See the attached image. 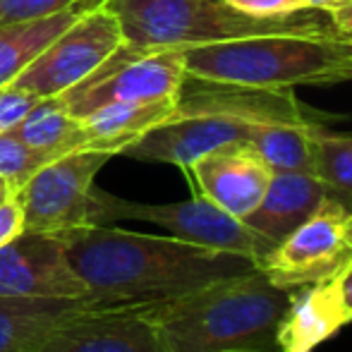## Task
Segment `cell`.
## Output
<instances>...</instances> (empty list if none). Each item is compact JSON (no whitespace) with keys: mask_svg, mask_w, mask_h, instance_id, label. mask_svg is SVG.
I'll list each match as a JSON object with an SVG mask.
<instances>
[{"mask_svg":"<svg viewBox=\"0 0 352 352\" xmlns=\"http://www.w3.org/2000/svg\"><path fill=\"white\" fill-rule=\"evenodd\" d=\"M96 307L153 305L259 269L252 256L106 226L56 232Z\"/></svg>","mask_w":352,"mask_h":352,"instance_id":"1","label":"cell"},{"mask_svg":"<svg viewBox=\"0 0 352 352\" xmlns=\"http://www.w3.org/2000/svg\"><path fill=\"white\" fill-rule=\"evenodd\" d=\"M287 305L290 290L254 269L153 302L151 314L166 352H278L276 333Z\"/></svg>","mask_w":352,"mask_h":352,"instance_id":"2","label":"cell"},{"mask_svg":"<svg viewBox=\"0 0 352 352\" xmlns=\"http://www.w3.org/2000/svg\"><path fill=\"white\" fill-rule=\"evenodd\" d=\"M187 77L235 87L292 89L352 82V36L321 32L271 34L182 48Z\"/></svg>","mask_w":352,"mask_h":352,"instance_id":"3","label":"cell"},{"mask_svg":"<svg viewBox=\"0 0 352 352\" xmlns=\"http://www.w3.org/2000/svg\"><path fill=\"white\" fill-rule=\"evenodd\" d=\"M120 24L122 46L135 53L182 51L206 43L235 41L271 34L321 32L319 10L285 17H254L228 0H106Z\"/></svg>","mask_w":352,"mask_h":352,"instance_id":"4","label":"cell"},{"mask_svg":"<svg viewBox=\"0 0 352 352\" xmlns=\"http://www.w3.org/2000/svg\"><path fill=\"white\" fill-rule=\"evenodd\" d=\"M113 221L153 223L168 230L173 237H180L192 245L211 247V250L247 254L256 264H261L276 247V242L252 230L242 218L223 211L201 195H195L187 201H173V204H140V201H127L96 190L94 226Z\"/></svg>","mask_w":352,"mask_h":352,"instance_id":"5","label":"cell"},{"mask_svg":"<svg viewBox=\"0 0 352 352\" xmlns=\"http://www.w3.org/2000/svg\"><path fill=\"white\" fill-rule=\"evenodd\" d=\"M113 158V153L98 148H77L65 156L53 158L38 168L19 192L24 230L60 232L70 228L94 226L98 170Z\"/></svg>","mask_w":352,"mask_h":352,"instance_id":"6","label":"cell"},{"mask_svg":"<svg viewBox=\"0 0 352 352\" xmlns=\"http://www.w3.org/2000/svg\"><path fill=\"white\" fill-rule=\"evenodd\" d=\"M185 82L182 51L135 53L120 46L91 77L60 98L72 116L84 118L106 103L177 101Z\"/></svg>","mask_w":352,"mask_h":352,"instance_id":"7","label":"cell"},{"mask_svg":"<svg viewBox=\"0 0 352 352\" xmlns=\"http://www.w3.org/2000/svg\"><path fill=\"white\" fill-rule=\"evenodd\" d=\"M120 46V24L103 3L70 24L12 84L29 89L38 98L63 96L91 77Z\"/></svg>","mask_w":352,"mask_h":352,"instance_id":"8","label":"cell"},{"mask_svg":"<svg viewBox=\"0 0 352 352\" xmlns=\"http://www.w3.org/2000/svg\"><path fill=\"white\" fill-rule=\"evenodd\" d=\"M348 213L350 206L331 195L300 228L274 247L259 269L283 290L331 278L352 256L343 237Z\"/></svg>","mask_w":352,"mask_h":352,"instance_id":"9","label":"cell"},{"mask_svg":"<svg viewBox=\"0 0 352 352\" xmlns=\"http://www.w3.org/2000/svg\"><path fill=\"white\" fill-rule=\"evenodd\" d=\"M84 280L56 232H19L0 247V300H82Z\"/></svg>","mask_w":352,"mask_h":352,"instance_id":"10","label":"cell"},{"mask_svg":"<svg viewBox=\"0 0 352 352\" xmlns=\"http://www.w3.org/2000/svg\"><path fill=\"white\" fill-rule=\"evenodd\" d=\"M41 352H166L151 305L87 307L65 319Z\"/></svg>","mask_w":352,"mask_h":352,"instance_id":"11","label":"cell"},{"mask_svg":"<svg viewBox=\"0 0 352 352\" xmlns=\"http://www.w3.org/2000/svg\"><path fill=\"white\" fill-rule=\"evenodd\" d=\"M240 118L226 116L216 111L201 113H173L166 122L151 127L146 135L122 151V156L148 163H168L182 170H190L201 156L211 153L232 142H247L250 127Z\"/></svg>","mask_w":352,"mask_h":352,"instance_id":"12","label":"cell"},{"mask_svg":"<svg viewBox=\"0 0 352 352\" xmlns=\"http://www.w3.org/2000/svg\"><path fill=\"white\" fill-rule=\"evenodd\" d=\"M187 175L195 182L197 195L245 218L259 206L274 168L250 142H232L201 156Z\"/></svg>","mask_w":352,"mask_h":352,"instance_id":"13","label":"cell"},{"mask_svg":"<svg viewBox=\"0 0 352 352\" xmlns=\"http://www.w3.org/2000/svg\"><path fill=\"white\" fill-rule=\"evenodd\" d=\"M329 197V187L311 173L274 170L259 206L242 221L252 230L261 232L278 245L295 228H300Z\"/></svg>","mask_w":352,"mask_h":352,"instance_id":"14","label":"cell"},{"mask_svg":"<svg viewBox=\"0 0 352 352\" xmlns=\"http://www.w3.org/2000/svg\"><path fill=\"white\" fill-rule=\"evenodd\" d=\"M345 324L329 278L295 287L276 333L278 352H314Z\"/></svg>","mask_w":352,"mask_h":352,"instance_id":"15","label":"cell"},{"mask_svg":"<svg viewBox=\"0 0 352 352\" xmlns=\"http://www.w3.org/2000/svg\"><path fill=\"white\" fill-rule=\"evenodd\" d=\"M103 3L106 0H77L56 14L0 24V87L10 84L24 67L32 65L70 24Z\"/></svg>","mask_w":352,"mask_h":352,"instance_id":"16","label":"cell"},{"mask_svg":"<svg viewBox=\"0 0 352 352\" xmlns=\"http://www.w3.org/2000/svg\"><path fill=\"white\" fill-rule=\"evenodd\" d=\"M96 307L82 300H0V352H41L48 336L72 314Z\"/></svg>","mask_w":352,"mask_h":352,"instance_id":"17","label":"cell"},{"mask_svg":"<svg viewBox=\"0 0 352 352\" xmlns=\"http://www.w3.org/2000/svg\"><path fill=\"white\" fill-rule=\"evenodd\" d=\"M177 101H120L106 103L89 116L79 118L87 132V148L108 151L113 156L122 153L132 142L146 135L151 127L173 118Z\"/></svg>","mask_w":352,"mask_h":352,"instance_id":"18","label":"cell"},{"mask_svg":"<svg viewBox=\"0 0 352 352\" xmlns=\"http://www.w3.org/2000/svg\"><path fill=\"white\" fill-rule=\"evenodd\" d=\"M14 137L29 144L36 151L46 153L48 158L65 156L77 148H87V132L77 116L63 103L60 96L41 98L24 120L12 127Z\"/></svg>","mask_w":352,"mask_h":352,"instance_id":"19","label":"cell"},{"mask_svg":"<svg viewBox=\"0 0 352 352\" xmlns=\"http://www.w3.org/2000/svg\"><path fill=\"white\" fill-rule=\"evenodd\" d=\"M305 122H254L247 142L266 158L274 170H295L314 175L311 130Z\"/></svg>","mask_w":352,"mask_h":352,"instance_id":"20","label":"cell"},{"mask_svg":"<svg viewBox=\"0 0 352 352\" xmlns=\"http://www.w3.org/2000/svg\"><path fill=\"white\" fill-rule=\"evenodd\" d=\"M314 175L343 204H352V132H329L324 125L311 130Z\"/></svg>","mask_w":352,"mask_h":352,"instance_id":"21","label":"cell"},{"mask_svg":"<svg viewBox=\"0 0 352 352\" xmlns=\"http://www.w3.org/2000/svg\"><path fill=\"white\" fill-rule=\"evenodd\" d=\"M51 161L53 158L24 144L12 132H0V177L12 187V192L22 190L24 182Z\"/></svg>","mask_w":352,"mask_h":352,"instance_id":"22","label":"cell"},{"mask_svg":"<svg viewBox=\"0 0 352 352\" xmlns=\"http://www.w3.org/2000/svg\"><path fill=\"white\" fill-rule=\"evenodd\" d=\"M41 98L36 94H32L29 89L17 87V84H3L0 87V132H8L17 125L19 120L27 118V113L32 111Z\"/></svg>","mask_w":352,"mask_h":352,"instance_id":"23","label":"cell"},{"mask_svg":"<svg viewBox=\"0 0 352 352\" xmlns=\"http://www.w3.org/2000/svg\"><path fill=\"white\" fill-rule=\"evenodd\" d=\"M74 3L77 0H0V24L56 14Z\"/></svg>","mask_w":352,"mask_h":352,"instance_id":"24","label":"cell"},{"mask_svg":"<svg viewBox=\"0 0 352 352\" xmlns=\"http://www.w3.org/2000/svg\"><path fill=\"white\" fill-rule=\"evenodd\" d=\"M228 3L254 17H285L302 10H311L307 0H228Z\"/></svg>","mask_w":352,"mask_h":352,"instance_id":"25","label":"cell"},{"mask_svg":"<svg viewBox=\"0 0 352 352\" xmlns=\"http://www.w3.org/2000/svg\"><path fill=\"white\" fill-rule=\"evenodd\" d=\"M24 232V213L17 197H10L0 204V247H5L10 240Z\"/></svg>","mask_w":352,"mask_h":352,"instance_id":"26","label":"cell"},{"mask_svg":"<svg viewBox=\"0 0 352 352\" xmlns=\"http://www.w3.org/2000/svg\"><path fill=\"white\" fill-rule=\"evenodd\" d=\"M331 287L336 292V300H338V307L343 311L345 321H352V256L331 276Z\"/></svg>","mask_w":352,"mask_h":352,"instance_id":"27","label":"cell"},{"mask_svg":"<svg viewBox=\"0 0 352 352\" xmlns=\"http://www.w3.org/2000/svg\"><path fill=\"white\" fill-rule=\"evenodd\" d=\"M329 17H331V27H333L336 32L345 34V36H352V0L340 5V8L331 10Z\"/></svg>","mask_w":352,"mask_h":352,"instance_id":"28","label":"cell"},{"mask_svg":"<svg viewBox=\"0 0 352 352\" xmlns=\"http://www.w3.org/2000/svg\"><path fill=\"white\" fill-rule=\"evenodd\" d=\"M345 3H350V0H307V5H309L311 10H319V12H326V14Z\"/></svg>","mask_w":352,"mask_h":352,"instance_id":"29","label":"cell"},{"mask_svg":"<svg viewBox=\"0 0 352 352\" xmlns=\"http://www.w3.org/2000/svg\"><path fill=\"white\" fill-rule=\"evenodd\" d=\"M343 237H345V245H348V250L352 252V209H350L348 216H345V223H343Z\"/></svg>","mask_w":352,"mask_h":352,"instance_id":"30","label":"cell"},{"mask_svg":"<svg viewBox=\"0 0 352 352\" xmlns=\"http://www.w3.org/2000/svg\"><path fill=\"white\" fill-rule=\"evenodd\" d=\"M14 192H12V187L8 185V182L3 180V177H0V204H3L5 199H10V197H12Z\"/></svg>","mask_w":352,"mask_h":352,"instance_id":"31","label":"cell"}]
</instances>
